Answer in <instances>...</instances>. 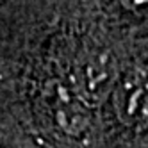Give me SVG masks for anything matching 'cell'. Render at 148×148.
<instances>
[{"label": "cell", "instance_id": "2", "mask_svg": "<svg viewBox=\"0 0 148 148\" xmlns=\"http://www.w3.org/2000/svg\"><path fill=\"white\" fill-rule=\"evenodd\" d=\"M125 11L134 13V14H145L146 11V2L148 0H116Z\"/></svg>", "mask_w": 148, "mask_h": 148}, {"label": "cell", "instance_id": "1", "mask_svg": "<svg viewBox=\"0 0 148 148\" xmlns=\"http://www.w3.org/2000/svg\"><path fill=\"white\" fill-rule=\"evenodd\" d=\"M114 73L112 59L107 57L102 52H93L86 57L84 70L80 73V84L84 86V91L88 93L91 100H100L111 82V77Z\"/></svg>", "mask_w": 148, "mask_h": 148}]
</instances>
